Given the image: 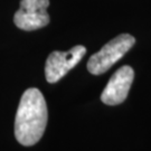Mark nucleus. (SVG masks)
<instances>
[{
  "label": "nucleus",
  "instance_id": "1",
  "mask_svg": "<svg viewBox=\"0 0 151 151\" xmlns=\"http://www.w3.org/2000/svg\"><path fill=\"white\" fill-rule=\"evenodd\" d=\"M48 119L45 97L38 88L24 92L15 120V135L22 146H34L43 137Z\"/></svg>",
  "mask_w": 151,
  "mask_h": 151
},
{
  "label": "nucleus",
  "instance_id": "2",
  "mask_svg": "<svg viewBox=\"0 0 151 151\" xmlns=\"http://www.w3.org/2000/svg\"><path fill=\"white\" fill-rule=\"evenodd\" d=\"M135 39L129 34H121L105 44L87 62V70L93 75H100L111 68L134 45Z\"/></svg>",
  "mask_w": 151,
  "mask_h": 151
},
{
  "label": "nucleus",
  "instance_id": "3",
  "mask_svg": "<svg viewBox=\"0 0 151 151\" xmlns=\"http://www.w3.org/2000/svg\"><path fill=\"white\" fill-rule=\"evenodd\" d=\"M86 54V48L82 45H76L68 52L55 50L47 57L45 65V76L48 83H56L64 77L67 72L80 63Z\"/></svg>",
  "mask_w": 151,
  "mask_h": 151
},
{
  "label": "nucleus",
  "instance_id": "4",
  "mask_svg": "<svg viewBox=\"0 0 151 151\" xmlns=\"http://www.w3.org/2000/svg\"><path fill=\"white\" fill-rule=\"evenodd\" d=\"M134 78L133 68L128 65L120 67L110 78L101 94V101L106 105H118L127 99Z\"/></svg>",
  "mask_w": 151,
  "mask_h": 151
},
{
  "label": "nucleus",
  "instance_id": "5",
  "mask_svg": "<svg viewBox=\"0 0 151 151\" xmlns=\"http://www.w3.org/2000/svg\"><path fill=\"white\" fill-rule=\"evenodd\" d=\"M14 22L22 30H36L48 25L49 15L47 10H24L19 8L14 16Z\"/></svg>",
  "mask_w": 151,
  "mask_h": 151
}]
</instances>
